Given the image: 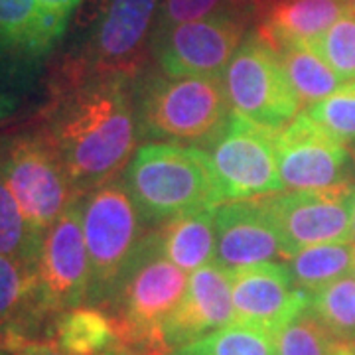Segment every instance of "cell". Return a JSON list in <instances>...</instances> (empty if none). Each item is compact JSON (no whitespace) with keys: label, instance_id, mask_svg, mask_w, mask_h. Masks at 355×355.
<instances>
[{"label":"cell","instance_id":"6da1fadb","mask_svg":"<svg viewBox=\"0 0 355 355\" xmlns=\"http://www.w3.org/2000/svg\"><path fill=\"white\" fill-rule=\"evenodd\" d=\"M128 81L123 76H97L77 60L69 62L36 130L81 196L114 180L135 156L137 116Z\"/></svg>","mask_w":355,"mask_h":355},{"label":"cell","instance_id":"7a4b0ae2","mask_svg":"<svg viewBox=\"0 0 355 355\" xmlns=\"http://www.w3.org/2000/svg\"><path fill=\"white\" fill-rule=\"evenodd\" d=\"M125 184L142 219L172 221L225 202L209 154L178 144H144L130 158Z\"/></svg>","mask_w":355,"mask_h":355},{"label":"cell","instance_id":"3957f363","mask_svg":"<svg viewBox=\"0 0 355 355\" xmlns=\"http://www.w3.org/2000/svg\"><path fill=\"white\" fill-rule=\"evenodd\" d=\"M79 205L91 265L87 304H111L148 241L140 225L142 216L125 180L119 178L87 191Z\"/></svg>","mask_w":355,"mask_h":355},{"label":"cell","instance_id":"277c9868","mask_svg":"<svg viewBox=\"0 0 355 355\" xmlns=\"http://www.w3.org/2000/svg\"><path fill=\"white\" fill-rule=\"evenodd\" d=\"M188 279V272L160 254L154 235L148 237L111 300V316L125 347L137 355H170L164 324L184 298Z\"/></svg>","mask_w":355,"mask_h":355},{"label":"cell","instance_id":"5b68a950","mask_svg":"<svg viewBox=\"0 0 355 355\" xmlns=\"http://www.w3.org/2000/svg\"><path fill=\"white\" fill-rule=\"evenodd\" d=\"M229 116L223 77L154 79L142 99V125L156 139L214 142Z\"/></svg>","mask_w":355,"mask_h":355},{"label":"cell","instance_id":"8992f818","mask_svg":"<svg viewBox=\"0 0 355 355\" xmlns=\"http://www.w3.org/2000/svg\"><path fill=\"white\" fill-rule=\"evenodd\" d=\"M231 113L259 127L280 130L298 114L300 101L280 55L251 32L223 73Z\"/></svg>","mask_w":355,"mask_h":355},{"label":"cell","instance_id":"52a82bcc","mask_svg":"<svg viewBox=\"0 0 355 355\" xmlns=\"http://www.w3.org/2000/svg\"><path fill=\"white\" fill-rule=\"evenodd\" d=\"M0 176L26 219L44 233L83 198L58 154L38 132L20 135L8 144L0 158Z\"/></svg>","mask_w":355,"mask_h":355},{"label":"cell","instance_id":"ba28073f","mask_svg":"<svg viewBox=\"0 0 355 355\" xmlns=\"http://www.w3.org/2000/svg\"><path fill=\"white\" fill-rule=\"evenodd\" d=\"M288 254L316 245H342L354 237L355 186L296 190L259 198Z\"/></svg>","mask_w":355,"mask_h":355},{"label":"cell","instance_id":"9c48e42d","mask_svg":"<svg viewBox=\"0 0 355 355\" xmlns=\"http://www.w3.org/2000/svg\"><path fill=\"white\" fill-rule=\"evenodd\" d=\"M275 132L231 113L225 128L211 142V164L225 202L254 200L282 191Z\"/></svg>","mask_w":355,"mask_h":355},{"label":"cell","instance_id":"30bf717a","mask_svg":"<svg viewBox=\"0 0 355 355\" xmlns=\"http://www.w3.org/2000/svg\"><path fill=\"white\" fill-rule=\"evenodd\" d=\"M91 291V265L81 225V205H69L44 237L38 261V302L44 316L83 306Z\"/></svg>","mask_w":355,"mask_h":355},{"label":"cell","instance_id":"8fae6325","mask_svg":"<svg viewBox=\"0 0 355 355\" xmlns=\"http://www.w3.org/2000/svg\"><path fill=\"white\" fill-rule=\"evenodd\" d=\"M249 18L221 10L202 20L172 28L156 42L158 60L168 77H223L241 48Z\"/></svg>","mask_w":355,"mask_h":355},{"label":"cell","instance_id":"7c38bea8","mask_svg":"<svg viewBox=\"0 0 355 355\" xmlns=\"http://www.w3.org/2000/svg\"><path fill=\"white\" fill-rule=\"evenodd\" d=\"M275 150L282 186L291 191L347 184V148L306 113L275 132Z\"/></svg>","mask_w":355,"mask_h":355},{"label":"cell","instance_id":"4fadbf2b","mask_svg":"<svg viewBox=\"0 0 355 355\" xmlns=\"http://www.w3.org/2000/svg\"><path fill=\"white\" fill-rule=\"evenodd\" d=\"M160 0H109L87 51L77 62L97 76L132 79L144 65L146 40Z\"/></svg>","mask_w":355,"mask_h":355},{"label":"cell","instance_id":"5bb4252c","mask_svg":"<svg viewBox=\"0 0 355 355\" xmlns=\"http://www.w3.org/2000/svg\"><path fill=\"white\" fill-rule=\"evenodd\" d=\"M235 322L279 336L310 306V294L294 284L286 263L231 270Z\"/></svg>","mask_w":355,"mask_h":355},{"label":"cell","instance_id":"9a60e30c","mask_svg":"<svg viewBox=\"0 0 355 355\" xmlns=\"http://www.w3.org/2000/svg\"><path fill=\"white\" fill-rule=\"evenodd\" d=\"M216 235V263L227 270L291 259L259 198L217 205Z\"/></svg>","mask_w":355,"mask_h":355},{"label":"cell","instance_id":"2e32d148","mask_svg":"<svg viewBox=\"0 0 355 355\" xmlns=\"http://www.w3.org/2000/svg\"><path fill=\"white\" fill-rule=\"evenodd\" d=\"M235 322L231 270L217 263L193 270L184 298L164 324L170 354Z\"/></svg>","mask_w":355,"mask_h":355},{"label":"cell","instance_id":"e0dca14e","mask_svg":"<svg viewBox=\"0 0 355 355\" xmlns=\"http://www.w3.org/2000/svg\"><path fill=\"white\" fill-rule=\"evenodd\" d=\"M352 8L349 0H277L254 32L279 53L288 46L312 44Z\"/></svg>","mask_w":355,"mask_h":355},{"label":"cell","instance_id":"ac0fdd59","mask_svg":"<svg viewBox=\"0 0 355 355\" xmlns=\"http://www.w3.org/2000/svg\"><path fill=\"white\" fill-rule=\"evenodd\" d=\"M154 241L160 254L184 272L216 263V209L168 221Z\"/></svg>","mask_w":355,"mask_h":355},{"label":"cell","instance_id":"d6986e66","mask_svg":"<svg viewBox=\"0 0 355 355\" xmlns=\"http://www.w3.org/2000/svg\"><path fill=\"white\" fill-rule=\"evenodd\" d=\"M50 340L67 355H111L123 345L113 316L85 304L55 318Z\"/></svg>","mask_w":355,"mask_h":355},{"label":"cell","instance_id":"ffe728a7","mask_svg":"<svg viewBox=\"0 0 355 355\" xmlns=\"http://www.w3.org/2000/svg\"><path fill=\"white\" fill-rule=\"evenodd\" d=\"M42 316L38 268L0 254V330H16L28 338V326Z\"/></svg>","mask_w":355,"mask_h":355},{"label":"cell","instance_id":"44dd1931","mask_svg":"<svg viewBox=\"0 0 355 355\" xmlns=\"http://www.w3.org/2000/svg\"><path fill=\"white\" fill-rule=\"evenodd\" d=\"M291 277L298 288L308 294L336 280L355 275V245H316L294 253L286 261Z\"/></svg>","mask_w":355,"mask_h":355},{"label":"cell","instance_id":"7402d4cb","mask_svg":"<svg viewBox=\"0 0 355 355\" xmlns=\"http://www.w3.org/2000/svg\"><path fill=\"white\" fill-rule=\"evenodd\" d=\"M279 55L302 107H310L330 97L336 89L343 85V81L336 71H331L330 65L304 44L288 46L280 50Z\"/></svg>","mask_w":355,"mask_h":355},{"label":"cell","instance_id":"603a6c76","mask_svg":"<svg viewBox=\"0 0 355 355\" xmlns=\"http://www.w3.org/2000/svg\"><path fill=\"white\" fill-rule=\"evenodd\" d=\"M46 233L34 227L0 176V254L38 268Z\"/></svg>","mask_w":355,"mask_h":355},{"label":"cell","instance_id":"cb8c5ba5","mask_svg":"<svg viewBox=\"0 0 355 355\" xmlns=\"http://www.w3.org/2000/svg\"><path fill=\"white\" fill-rule=\"evenodd\" d=\"M170 355H279L277 336L270 331L233 322Z\"/></svg>","mask_w":355,"mask_h":355},{"label":"cell","instance_id":"d4e9b609","mask_svg":"<svg viewBox=\"0 0 355 355\" xmlns=\"http://www.w3.org/2000/svg\"><path fill=\"white\" fill-rule=\"evenodd\" d=\"M308 310L334 338L355 347V275L312 292Z\"/></svg>","mask_w":355,"mask_h":355},{"label":"cell","instance_id":"484cf974","mask_svg":"<svg viewBox=\"0 0 355 355\" xmlns=\"http://www.w3.org/2000/svg\"><path fill=\"white\" fill-rule=\"evenodd\" d=\"M279 355H355L354 345L340 342L306 310L277 336Z\"/></svg>","mask_w":355,"mask_h":355},{"label":"cell","instance_id":"4316f807","mask_svg":"<svg viewBox=\"0 0 355 355\" xmlns=\"http://www.w3.org/2000/svg\"><path fill=\"white\" fill-rule=\"evenodd\" d=\"M0 46L30 55L46 51L38 0H0Z\"/></svg>","mask_w":355,"mask_h":355},{"label":"cell","instance_id":"83f0119b","mask_svg":"<svg viewBox=\"0 0 355 355\" xmlns=\"http://www.w3.org/2000/svg\"><path fill=\"white\" fill-rule=\"evenodd\" d=\"M304 113L343 146L355 144V81L343 83L330 97L306 107Z\"/></svg>","mask_w":355,"mask_h":355},{"label":"cell","instance_id":"f1b7e54d","mask_svg":"<svg viewBox=\"0 0 355 355\" xmlns=\"http://www.w3.org/2000/svg\"><path fill=\"white\" fill-rule=\"evenodd\" d=\"M343 83L355 81V8L347 10L326 34L308 44Z\"/></svg>","mask_w":355,"mask_h":355},{"label":"cell","instance_id":"f546056e","mask_svg":"<svg viewBox=\"0 0 355 355\" xmlns=\"http://www.w3.org/2000/svg\"><path fill=\"white\" fill-rule=\"evenodd\" d=\"M229 8H231V0H162L154 44L176 26L202 20Z\"/></svg>","mask_w":355,"mask_h":355},{"label":"cell","instance_id":"4dcf8cb0","mask_svg":"<svg viewBox=\"0 0 355 355\" xmlns=\"http://www.w3.org/2000/svg\"><path fill=\"white\" fill-rule=\"evenodd\" d=\"M81 0H38L40 26L46 51L62 38L69 16L73 14Z\"/></svg>","mask_w":355,"mask_h":355},{"label":"cell","instance_id":"1f68e13d","mask_svg":"<svg viewBox=\"0 0 355 355\" xmlns=\"http://www.w3.org/2000/svg\"><path fill=\"white\" fill-rule=\"evenodd\" d=\"M277 0H231V8L229 10H235V12L247 16L249 20L259 18V22L263 20V16L266 10L275 4Z\"/></svg>","mask_w":355,"mask_h":355},{"label":"cell","instance_id":"d6a6232c","mask_svg":"<svg viewBox=\"0 0 355 355\" xmlns=\"http://www.w3.org/2000/svg\"><path fill=\"white\" fill-rule=\"evenodd\" d=\"M34 340L16 330H0V355H20L26 345Z\"/></svg>","mask_w":355,"mask_h":355},{"label":"cell","instance_id":"836d02e7","mask_svg":"<svg viewBox=\"0 0 355 355\" xmlns=\"http://www.w3.org/2000/svg\"><path fill=\"white\" fill-rule=\"evenodd\" d=\"M20 355H67L64 354L55 343L51 342V340H34V342H30L26 345L24 349L20 352Z\"/></svg>","mask_w":355,"mask_h":355},{"label":"cell","instance_id":"e575fe53","mask_svg":"<svg viewBox=\"0 0 355 355\" xmlns=\"http://www.w3.org/2000/svg\"><path fill=\"white\" fill-rule=\"evenodd\" d=\"M352 243L355 245V209H354V237H352Z\"/></svg>","mask_w":355,"mask_h":355},{"label":"cell","instance_id":"d590c367","mask_svg":"<svg viewBox=\"0 0 355 355\" xmlns=\"http://www.w3.org/2000/svg\"><path fill=\"white\" fill-rule=\"evenodd\" d=\"M349 2H352V6H354V8H355V0H349Z\"/></svg>","mask_w":355,"mask_h":355}]
</instances>
